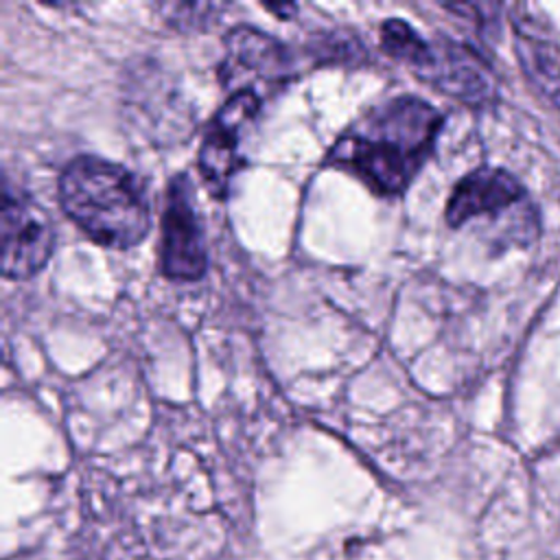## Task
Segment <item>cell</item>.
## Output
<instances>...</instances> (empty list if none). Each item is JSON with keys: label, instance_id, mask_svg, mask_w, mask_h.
Instances as JSON below:
<instances>
[{"label": "cell", "instance_id": "1", "mask_svg": "<svg viewBox=\"0 0 560 560\" xmlns=\"http://www.w3.org/2000/svg\"><path fill=\"white\" fill-rule=\"evenodd\" d=\"M444 116L424 98L405 94L365 112L330 147L326 164L348 171L374 195L407 190L435 149Z\"/></svg>", "mask_w": 560, "mask_h": 560}, {"label": "cell", "instance_id": "5", "mask_svg": "<svg viewBox=\"0 0 560 560\" xmlns=\"http://www.w3.org/2000/svg\"><path fill=\"white\" fill-rule=\"evenodd\" d=\"M160 269L171 280H199L208 269L206 238L186 175H177L168 184L162 212Z\"/></svg>", "mask_w": 560, "mask_h": 560}, {"label": "cell", "instance_id": "4", "mask_svg": "<svg viewBox=\"0 0 560 560\" xmlns=\"http://www.w3.org/2000/svg\"><path fill=\"white\" fill-rule=\"evenodd\" d=\"M2 273L9 280H28L50 258L55 232L44 210L26 195L13 192L4 182L2 192Z\"/></svg>", "mask_w": 560, "mask_h": 560}, {"label": "cell", "instance_id": "8", "mask_svg": "<svg viewBox=\"0 0 560 560\" xmlns=\"http://www.w3.org/2000/svg\"><path fill=\"white\" fill-rule=\"evenodd\" d=\"M510 212H536L525 186L505 168L479 166L455 184L444 217L451 228H462L477 217L499 219Z\"/></svg>", "mask_w": 560, "mask_h": 560}, {"label": "cell", "instance_id": "9", "mask_svg": "<svg viewBox=\"0 0 560 560\" xmlns=\"http://www.w3.org/2000/svg\"><path fill=\"white\" fill-rule=\"evenodd\" d=\"M514 50L525 77L560 109V46L518 28Z\"/></svg>", "mask_w": 560, "mask_h": 560}, {"label": "cell", "instance_id": "6", "mask_svg": "<svg viewBox=\"0 0 560 560\" xmlns=\"http://www.w3.org/2000/svg\"><path fill=\"white\" fill-rule=\"evenodd\" d=\"M260 107L262 101L256 92L241 90L234 92L208 122L199 147L197 168L212 197L223 199L228 195L230 182L243 164L238 158V138L245 125L258 116Z\"/></svg>", "mask_w": 560, "mask_h": 560}, {"label": "cell", "instance_id": "11", "mask_svg": "<svg viewBox=\"0 0 560 560\" xmlns=\"http://www.w3.org/2000/svg\"><path fill=\"white\" fill-rule=\"evenodd\" d=\"M265 9L271 11V13H276V15L282 18V20H291L293 13L298 11V7L291 4V2H284V4H265Z\"/></svg>", "mask_w": 560, "mask_h": 560}, {"label": "cell", "instance_id": "7", "mask_svg": "<svg viewBox=\"0 0 560 560\" xmlns=\"http://www.w3.org/2000/svg\"><path fill=\"white\" fill-rule=\"evenodd\" d=\"M295 74V55L276 37L245 24L234 26L225 35V59L219 70L225 85L243 83L241 90L254 92L252 85L256 81L278 88Z\"/></svg>", "mask_w": 560, "mask_h": 560}, {"label": "cell", "instance_id": "3", "mask_svg": "<svg viewBox=\"0 0 560 560\" xmlns=\"http://www.w3.org/2000/svg\"><path fill=\"white\" fill-rule=\"evenodd\" d=\"M411 68L422 81L466 105L479 107L497 98V79L490 63L468 44L446 35L424 39Z\"/></svg>", "mask_w": 560, "mask_h": 560}, {"label": "cell", "instance_id": "10", "mask_svg": "<svg viewBox=\"0 0 560 560\" xmlns=\"http://www.w3.org/2000/svg\"><path fill=\"white\" fill-rule=\"evenodd\" d=\"M223 4H208V2H168L160 4L162 18L173 26L182 31L201 28L210 20H214V13L221 11Z\"/></svg>", "mask_w": 560, "mask_h": 560}, {"label": "cell", "instance_id": "2", "mask_svg": "<svg viewBox=\"0 0 560 560\" xmlns=\"http://www.w3.org/2000/svg\"><path fill=\"white\" fill-rule=\"evenodd\" d=\"M57 197L63 212L96 245L129 249L149 234L151 214L142 184L116 162L74 158L59 175Z\"/></svg>", "mask_w": 560, "mask_h": 560}]
</instances>
